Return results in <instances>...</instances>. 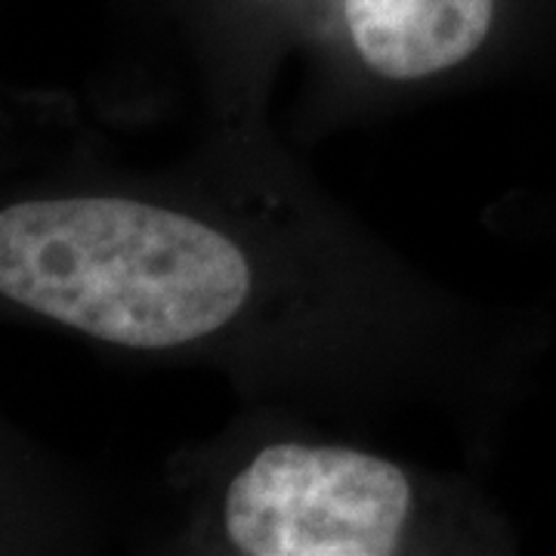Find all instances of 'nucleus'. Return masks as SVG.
<instances>
[{
    "label": "nucleus",
    "instance_id": "1",
    "mask_svg": "<svg viewBox=\"0 0 556 556\" xmlns=\"http://www.w3.org/2000/svg\"><path fill=\"white\" fill-rule=\"evenodd\" d=\"M0 313L362 437L437 424L470 460L532 346L334 199L273 118L199 121L167 164L0 195Z\"/></svg>",
    "mask_w": 556,
    "mask_h": 556
},
{
    "label": "nucleus",
    "instance_id": "2",
    "mask_svg": "<svg viewBox=\"0 0 556 556\" xmlns=\"http://www.w3.org/2000/svg\"><path fill=\"white\" fill-rule=\"evenodd\" d=\"M161 554L473 556L514 551L507 519L464 470L430 467L263 402L164 464Z\"/></svg>",
    "mask_w": 556,
    "mask_h": 556
},
{
    "label": "nucleus",
    "instance_id": "3",
    "mask_svg": "<svg viewBox=\"0 0 556 556\" xmlns=\"http://www.w3.org/2000/svg\"><path fill=\"white\" fill-rule=\"evenodd\" d=\"M551 0H318L291 139L331 137L495 75Z\"/></svg>",
    "mask_w": 556,
    "mask_h": 556
},
{
    "label": "nucleus",
    "instance_id": "4",
    "mask_svg": "<svg viewBox=\"0 0 556 556\" xmlns=\"http://www.w3.org/2000/svg\"><path fill=\"white\" fill-rule=\"evenodd\" d=\"M318 0H152L192 65L201 121L273 118L281 65L298 56Z\"/></svg>",
    "mask_w": 556,
    "mask_h": 556
},
{
    "label": "nucleus",
    "instance_id": "5",
    "mask_svg": "<svg viewBox=\"0 0 556 556\" xmlns=\"http://www.w3.org/2000/svg\"><path fill=\"white\" fill-rule=\"evenodd\" d=\"M38 464V460H31ZM0 497L47 519L53 529L78 544L90 529V514L80 489L65 473H7L0 470Z\"/></svg>",
    "mask_w": 556,
    "mask_h": 556
},
{
    "label": "nucleus",
    "instance_id": "6",
    "mask_svg": "<svg viewBox=\"0 0 556 556\" xmlns=\"http://www.w3.org/2000/svg\"><path fill=\"white\" fill-rule=\"evenodd\" d=\"M115 3H121L127 13H134L139 20L152 22V3H149V0H115Z\"/></svg>",
    "mask_w": 556,
    "mask_h": 556
}]
</instances>
